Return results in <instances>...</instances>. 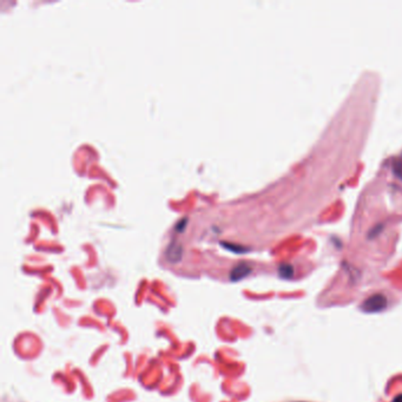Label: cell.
Segmentation results:
<instances>
[{
	"label": "cell",
	"instance_id": "obj_1",
	"mask_svg": "<svg viewBox=\"0 0 402 402\" xmlns=\"http://www.w3.org/2000/svg\"><path fill=\"white\" fill-rule=\"evenodd\" d=\"M388 299L382 294H374L362 303L361 308L365 313H379L387 308Z\"/></svg>",
	"mask_w": 402,
	"mask_h": 402
},
{
	"label": "cell",
	"instance_id": "obj_2",
	"mask_svg": "<svg viewBox=\"0 0 402 402\" xmlns=\"http://www.w3.org/2000/svg\"><path fill=\"white\" fill-rule=\"evenodd\" d=\"M250 273H251L250 266L246 264V263H241V264L236 265L235 268L232 269L231 274H230V279H231V281H240L249 275Z\"/></svg>",
	"mask_w": 402,
	"mask_h": 402
},
{
	"label": "cell",
	"instance_id": "obj_3",
	"mask_svg": "<svg viewBox=\"0 0 402 402\" xmlns=\"http://www.w3.org/2000/svg\"><path fill=\"white\" fill-rule=\"evenodd\" d=\"M166 257L171 262H178L182 257V247L177 243H171L166 250Z\"/></svg>",
	"mask_w": 402,
	"mask_h": 402
},
{
	"label": "cell",
	"instance_id": "obj_4",
	"mask_svg": "<svg viewBox=\"0 0 402 402\" xmlns=\"http://www.w3.org/2000/svg\"><path fill=\"white\" fill-rule=\"evenodd\" d=\"M294 274V270H292V266L289 264H283L280 266V275L284 277V279H290Z\"/></svg>",
	"mask_w": 402,
	"mask_h": 402
},
{
	"label": "cell",
	"instance_id": "obj_5",
	"mask_svg": "<svg viewBox=\"0 0 402 402\" xmlns=\"http://www.w3.org/2000/svg\"><path fill=\"white\" fill-rule=\"evenodd\" d=\"M394 402H402V394L399 396H396L395 399H394Z\"/></svg>",
	"mask_w": 402,
	"mask_h": 402
}]
</instances>
